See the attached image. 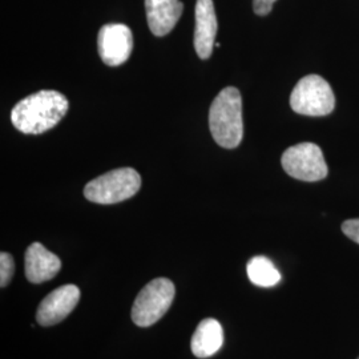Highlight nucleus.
<instances>
[{"label":"nucleus","instance_id":"obj_16","mask_svg":"<svg viewBox=\"0 0 359 359\" xmlns=\"http://www.w3.org/2000/svg\"><path fill=\"white\" fill-rule=\"evenodd\" d=\"M277 0H253V8L255 13L259 16H265L273 10V4Z\"/></svg>","mask_w":359,"mask_h":359},{"label":"nucleus","instance_id":"obj_4","mask_svg":"<svg viewBox=\"0 0 359 359\" xmlns=\"http://www.w3.org/2000/svg\"><path fill=\"white\" fill-rule=\"evenodd\" d=\"M176 295V287L168 278H156L147 283L132 306V321L140 327H148L167 313Z\"/></svg>","mask_w":359,"mask_h":359},{"label":"nucleus","instance_id":"obj_1","mask_svg":"<svg viewBox=\"0 0 359 359\" xmlns=\"http://www.w3.org/2000/svg\"><path fill=\"white\" fill-rule=\"evenodd\" d=\"M69 103L57 90H39L13 107V127L26 135H41L53 128L68 112Z\"/></svg>","mask_w":359,"mask_h":359},{"label":"nucleus","instance_id":"obj_15","mask_svg":"<svg viewBox=\"0 0 359 359\" xmlns=\"http://www.w3.org/2000/svg\"><path fill=\"white\" fill-rule=\"evenodd\" d=\"M342 231L350 240L359 245V218L345 221L342 224Z\"/></svg>","mask_w":359,"mask_h":359},{"label":"nucleus","instance_id":"obj_13","mask_svg":"<svg viewBox=\"0 0 359 359\" xmlns=\"http://www.w3.org/2000/svg\"><path fill=\"white\" fill-rule=\"evenodd\" d=\"M246 270L249 280L256 286L271 287L281 281V273L266 257H253L248 262Z\"/></svg>","mask_w":359,"mask_h":359},{"label":"nucleus","instance_id":"obj_11","mask_svg":"<svg viewBox=\"0 0 359 359\" xmlns=\"http://www.w3.org/2000/svg\"><path fill=\"white\" fill-rule=\"evenodd\" d=\"M147 20L154 36H165L177 25L184 4L180 0H145Z\"/></svg>","mask_w":359,"mask_h":359},{"label":"nucleus","instance_id":"obj_2","mask_svg":"<svg viewBox=\"0 0 359 359\" xmlns=\"http://www.w3.org/2000/svg\"><path fill=\"white\" fill-rule=\"evenodd\" d=\"M209 128L219 147L237 148L244 136L243 99L240 90L226 87L213 100L209 111Z\"/></svg>","mask_w":359,"mask_h":359},{"label":"nucleus","instance_id":"obj_5","mask_svg":"<svg viewBox=\"0 0 359 359\" xmlns=\"http://www.w3.org/2000/svg\"><path fill=\"white\" fill-rule=\"evenodd\" d=\"M290 107L299 115H329L335 107L333 90L330 84L318 75L302 77L292 92Z\"/></svg>","mask_w":359,"mask_h":359},{"label":"nucleus","instance_id":"obj_14","mask_svg":"<svg viewBox=\"0 0 359 359\" xmlns=\"http://www.w3.org/2000/svg\"><path fill=\"white\" fill-rule=\"evenodd\" d=\"M15 273V262L10 253L1 252L0 255V287L8 286Z\"/></svg>","mask_w":359,"mask_h":359},{"label":"nucleus","instance_id":"obj_10","mask_svg":"<svg viewBox=\"0 0 359 359\" xmlns=\"http://www.w3.org/2000/svg\"><path fill=\"white\" fill-rule=\"evenodd\" d=\"M25 262L27 280L32 283L50 281L62 269L60 258L40 243H34L28 246Z\"/></svg>","mask_w":359,"mask_h":359},{"label":"nucleus","instance_id":"obj_8","mask_svg":"<svg viewBox=\"0 0 359 359\" xmlns=\"http://www.w3.org/2000/svg\"><path fill=\"white\" fill-rule=\"evenodd\" d=\"M80 301V289L68 283L47 295L39 305L36 321L40 326H53L65 320Z\"/></svg>","mask_w":359,"mask_h":359},{"label":"nucleus","instance_id":"obj_6","mask_svg":"<svg viewBox=\"0 0 359 359\" xmlns=\"http://www.w3.org/2000/svg\"><path fill=\"white\" fill-rule=\"evenodd\" d=\"M281 163L289 176L306 182L323 180L329 172L321 148L313 142H301L287 148Z\"/></svg>","mask_w":359,"mask_h":359},{"label":"nucleus","instance_id":"obj_9","mask_svg":"<svg viewBox=\"0 0 359 359\" xmlns=\"http://www.w3.org/2000/svg\"><path fill=\"white\" fill-rule=\"evenodd\" d=\"M218 23L213 0L196 1L194 50L200 59H209L216 43Z\"/></svg>","mask_w":359,"mask_h":359},{"label":"nucleus","instance_id":"obj_3","mask_svg":"<svg viewBox=\"0 0 359 359\" xmlns=\"http://www.w3.org/2000/svg\"><path fill=\"white\" fill-rule=\"evenodd\" d=\"M142 187V177L133 168H118L92 180L84 188L86 198L102 205L117 204L133 197Z\"/></svg>","mask_w":359,"mask_h":359},{"label":"nucleus","instance_id":"obj_7","mask_svg":"<svg viewBox=\"0 0 359 359\" xmlns=\"http://www.w3.org/2000/svg\"><path fill=\"white\" fill-rule=\"evenodd\" d=\"M99 55L109 67L124 65L133 50V35L126 25H105L100 28L97 36Z\"/></svg>","mask_w":359,"mask_h":359},{"label":"nucleus","instance_id":"obj_12","mask_svg":"<svg viewBox=\"0 0 359 359\" xmlns=\"http://www.w3.org/2000/svg\"><path fill=\"white\" fill-rule=\"evenodd\" d=\"M224 344V332L219 322L206 318L200 322L191 341V348L194 357L209 358L215 355Z\"/></svg>","mask_w":359,"mask_h":359},{"label":"nucleus","instance_id":"obj_17","mask_svg":"<svg viewBox=\"0 0 359 359\" xmlns=\"http://www.w3.org/2000/svg\"><path fill=\"white\" fill-rule=\"evenodd\" d=\"M359 359V358H358Z\"/></svg>","mask_w":359,"mask_h":359}]
</instances>
